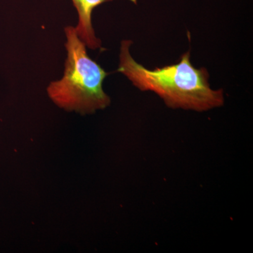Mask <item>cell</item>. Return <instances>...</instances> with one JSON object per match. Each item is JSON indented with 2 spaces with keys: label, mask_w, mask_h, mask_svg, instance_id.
<instances>
[{
  "label": "cell",
  "mask_w": 253,
  "mask_h": 253,
  "mask_svg": "<svg viewBox=\"0 0 253 253\" xmlns=\"http://www.w3.org/2000/svg\"><path fill=\"white\" fill-rule=\"evenodd\" d=\"M131 44L121 42L118 71L139 90L155 93L172 109L204 112L224 105V91L211 88L208 70L193 66L190 51L175 64L149 69L131 56Z\"/></svg>",
  "instance_id": "cell-1"
},
{
  "label": "cell",
  "mask_w": 253,
  "mask_h": 253,
  "mask_svg": "<svg viewBox=\"0 0 253 253\" xmlns=\"http://www.w3.org/2000/svg\"><path fill=\"white\" fill-rule=\"evenodd\" d=\"M64 32L67 52L64 72L61 79L47 86L48 96L61 109L83 115L106 109L111 98L103 89V83L109 73L88 55L76 28L66 26Z\"/></svg>",
  "instance_id": "cell-2"
},
{
  "label": "cell",
  "mask_w": 253,
  "mask_h": 253,
  "mask_svg": "<svg viewBox=\"0 0 253 253\" xmlns=\"http://www.w3.org/2000/svg\"><path fill=\"white\" fill-rule=\"evenodd\" d=\"M78 15V22L76 26L80 39L90 49L101 48V41L95 34L93 28L92 13L95 8L109 0H71Z\"/></svg>",
  "instance_id": "cell-3"
}]
</instances>
